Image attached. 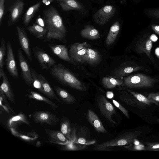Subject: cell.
<instances>
[{
	"label": "cell",
	"instance_id": "6da1fadb",
	"mask_svg": "<svg viewBox=\"0 0 159 159\" xmlns=\"http://www.w3.org/2000/svg\"><path fill=\"white\" fill-rule=\"evenodd\" d=\"M47 34L45 41L52 43L56 40L65 43L67 30L62 18L53 6L43 11Z\"/></svg>",
	"mask_w": 159,
	"mask_h": 159
},
{
	"label": "cell",
	"instance_id": "7a4b0ae2",
	"mask_svg": "<svg viewBox=\"0 0 159 159\" xmlns=\"http://www.w3.org/2000/svg\"><path fill=\"white\" fill-rule=\"evenodd\" d=\"M49 70L50 74L61 84L79 91L86 90L84 84L61 63L56 64Z\"/></svg>",
	"mask_w": 159,
	"mask_h": 159
},
{
	"label": "cell",
	"instance_id": "3957f363",
	"mask_svg": "<svg viewBox=\"0 0 159 159\" xmlns=\"http://www.w3.org/2000/svg\"><path fill=\"white\" fill-rule=\"evenodd\" d=\"M141 133L139 131L125 133L112 139L97 144L95 146L94 149L97 150L106 151L109 147L131 145Z\"/></svg>",
	"mask_w": 159,
	"mask_h": 159
},
{
	"label": "cell",
	"instance_id": "277c9868",
	"mask_svg": "<svg viewBox=\"0 0 159 159\" xmlns=\"http://www.w3.org/2000/svg\"><path fill=\"white\" fill-rule=\"evenodd\" d=\"M157 80L143 74L130 75L124 78V85L129 88H144L152 87Z\"/></svg>",
	"mask_w": 159,
	"mask_h": 159
},
{
	"label": "cell",
	"instance_id": "5b68a950",
	"mask_svg": "<svg viewBox=\"0 0 159 159\" xmlns=\"http://www.w3.org/2000/svg\"><path fill=\"white\" fill-rule=\"evenodd\" d=\"M32 116L34 122L38 124L55 126L60 121L56 115L47 111H35L32 113Z\"/></svg>",
	"mask_w": 159,
	"mask_h": 159
},
{
	"label": "cell",
	"instance_id": "8992f818",
	"mask_svg": "<svg viewBox=\"0 0 159 159\" xmlns=\"http://www.w3.org/2000/svg\"><path fill=\"white\" fill-rule=\"evenodd\" d=\"M116 8L113 6H105L98 10L93 15L94 21L98 25H103L109 21L114 16Z\"/></svg>",
	"mask_w": 159,
	"mask_h": 159
},
{
	"label": "cell",
	"instance_id": "52a82bcc",
	"mask_svg": "<svg viewBox=\"0 0 159 159\" xmlns=\"http://www.w3.org/2000/svg\"><path fill=\"white\" fill-rule=\"evenodd\" d=\"M97 102L98 107L102 116L110 122L116 124L112 118L113 115L116 114V111L112 104L102 95L98 98Z\"/></svg>",
	"mask_w": 159,
	"mask_h": 159
},
{
	"label": "cell",
	"instance_id": "ba28073f",
	"mask_svg": "<svg viewBox=\"0 0 159 159\" xmlns=\"http://www.w3.org/2000/svg\"><path fill=\"white\" fill-rule=\"evenodd\" d=\"M34 57L42 68L48 70L56 64V61L43 49L36 46L33 49Z\"/></svg>",
	"mask_w": 159,
	"mask_h": 159
},
{
	"label": "cell",
	"instance_id": "9c48e42d",
	"mask_svg": "<svg viewBox=\"0 0 159 159\" xmlns=\"http://www.w3.org/2000/svg\"><path fill=\"white\" fill-rule=\"evenodd\" d=\"M17 54L22 79L27 85L33 87V80L31 71V67H30L20 48L17 50Z\"/></svg>",
	"mask_w": 159,
	"mask_h": 159
},
{
	"label": "cell",
	"instance_id": "30bf717a",
	"mask_svg": "<svg viewBox=\"0 0 159 159\" xmlns=\"http://www.w3.org/2000/svg\"><path fill=\"white\" fill-rule=\"evenodd\" d=\"M7 57L6 66L9 72L14 78L18 77V70L11 42L8 41L7 43Z\"/></svg>",
	"mask_w": 159,
	"mask_h": 159
},
{
	"label": "cell",
	"instance_id": "8fae6325",
	"mask_svg": "<svg viewBox=\"0 0 159 159\" xmlns=\"http://www.w3.org/2000/svg\"><path fill=\"white\" fill-rule=\"evenodd\" d=\"M19 41L20 47L25 54L28 59L33 60L30 44L28 35L24 29L19 26H16Z\"/></svg>",
	"mask_w": 159,
	"mask_h": 159
},
{
	"label": "cell",
	"instance_id": "7c38bea8",
	"mask_svg": "<svg viewBox=\"0 0 159 159\" xmlns=\"http://www.w3.org/2000/svg\"><path fill=\"white\" fill-rule=\"evenodd\" d=\"M89 46L86 42L73 44L69 49L70 56L72 60L81 62V58L85 54Z\"/></svg>",
	"mask_w": 159,
	"mask_h": 159
},
{
	"label": "cell",
	"instance_id": "4fadbf2b",
	"mask_svg": "<svg viewBox=\"0 0 159 159\" xmlns=\"http://www.w3.org/2000/svg\"><path fill=\"white\" fill-rule=\"evenodd\" d=\"M2 78V82L0 87L7 98L14 104H16L15 96L8 79L3 69L0 68V78Z\"/></svg>",
	"mask_w": 159,
	"mask_h": 159
},
{
	"label": "cell",
	"instance_id": "5bb4252c",
	"mask_svg": "<svg viewBox=\"0 0 159 159\" xmlns=\"http://www.w3.org/2000/svg\"><path fill=\"white\" fill-rule=\"evenodd\" d=\"M152 42L149 38H143L137 42L135 48L136 52L139 53H144L152 61L154 59L151 55Z\"/></svg>",
	"mask_w": 159,
	"mask_h": 159
},
{
	"label": "cell",
	"instance_id": "9a60e30c",
	"mask_svg": "<svg viewBox=\"0 0 159 159\" xmlns=\"http://www.w3.org/2000/svg\"><path fill=\"white\" fill-rule=\"evenodd\" d=\"M48 46L52 52L60 59L68 62H73L72 59L69 55L68 49L66 45L50 44L48 45Z\"/></svg>",
	"mask_w": 159,
	"mask_h": 159
},
{
	"label": "cell",
	"instance_id": "2e32d148",
	"mask_svg": "<svg viewBox=\"0 0 159 159\" xmlns=\"http://www.w3.org/2000/svg\"><path fill=\"white\" fill-rule=\"evenodd\" d=\"M38 76L40 81L43 93L48 98L56 100L59 103L62 102L57 97L49 83L45 78L41 74L37 73Z\"/></svg>",
	"mask_w": 159,
	"mask_h": 159
},
{
	"label": "cell",
	"instance_id": "e0dca14e",
	"mask_svg": "<svg viewBox=\"0 0 159 159\" xmlns=\"http://www.w3.org/2000/svg\"><path fill=\"white\" fill-rule=\"evenodd\" d=\"M45 130L48 136V140L50 142L65 145L69 141L61 131L48 129H45Z\"/></svg>",
	"mask_w": 159,
	"mask_h": 159
},
{
	"label": "cell",
	"instance_id": "ac0fdd59",
	"mask_svg": "<svg viewBox=\"0 0 159 159\" xmlns=\"http://www.w3.org/2000/svg\"><path fill=\"white\" fill-rule=\"evenodd\" d=\"M24 124L31 125L30 122L25 115L22 112H20L17 115L12 116L7 122V127L9 129H16L18 127Z\"/></svg>",
	"mask_w": 159,
	"mask_h": 159
},
{
	"label": "cell",
	"instance_id": "d6986e66",
	"mask_svg": "<svg viewBox=\"0 0 159 159\" xmlns=\"http://www.w3.org/2000/svg\"><path fill=\"white\" fill-rule=\"evenodd\" d=\"M24 5L22 1L18 0L10 7L11 21L10 25L15 23L19 19L23 10Z\"/></svg>",
	"mask_w": 159,
	"mask_h": 159
},
{
	"label": "cell",
	"instance_id": "ffe728a7",
	"mask_svg": "<svg viewBox=\"0 0 159 159\" xmlns=\"http://www.w3.org/2000/svg\"><path fill=\"white\" fill-rule=\"evenodd\" d=\"M87 118L89 122L95 130L99 133H106L107 131L97 115L92 111L88 110Z\"/></svg>",
	"mask_w": 159,
	"mask_h": 159
},
{
	"label": "cell",
	"instance_id": "44dd1931",
	"mask_svg": "<svg viewBox=\"0 0 159 159\" xmlns=\"http://www.w3.org/2000/svg\"><path fill=\"white\" fill-rule=\"evenodd\" d=\"M10 130L14 136L27 142H33L38 138V134L34 129L27 132L18 131L13 129Z\"/></svg>",
	"mask_w": 159,
	"mask_h": 159
},
{
	"label": "cell",
	"instance_id": "7402d4cb",
	"mask_svg": "<svg viewBox=\"0 0 159 159\" xmlns=\"http://www.w3.org/2000/svg\"><path fill=\"white\" fill-rule=\"evenodd\" d=\"M100 60L101 57L98 52L88 48L85 54L82 57L81 62L94 65L98 63Z\"/></svg>",
	"mask_w": 159,
	"mask_h": 159
},
{
	"label": "cell",
	"instance_id": "603a6c76",
	"mask_svg": "<svg viewBox=\"0 0 159 159\" xmlns=\"http://www.w3.org/2000/svg\"><path fill=\"white\" fill-rule=\"evenodd\" d=\"M59 4L63 10L68 11L76 10L82 11L84 7L76 0H59Z\"/></svg>",
	"mask_w": 159,
	"mask_h": 159
},
{
	"label": "cell",
	"instance_id": "cb8c5ba5",
	"mask_svg": "<svg viewBox=\"0 0 159 159\" xmlns=\"http://www.w3.org/2000/svg\"><path fill=\"white\" fill-rule=\"evenodd\" d=\"M26 91L28 93L25 95V96L29 98L45 103L50 105L54 111H56L58 107V106L56 103L40 93L30 89L26 90Z\"/></svg>",
	"mask_w": 159,
	"mask_h": 159
},
{
	"label": "cell",
	"instance_id": "d4e9b609",
	"mask_svg": "<svg viewBox=\"0 0 159 159\" xmlns=\"http://www.w3.org/2000/svg\"><path fill=\"white\" fill-rule=\"evenodd\" d=\"M54 89L58 96L64 102L72 104L76 102V99L75 98L62 88L55 86Z\"/></svg>",
	"mask_w": 159,
	"mask_h": 159
},
{
	"label": "cell",
	"instance_id": "484cf974",
	"mask_svg": "<svg viewBox=\"0 0 159 159\" xmlns=\"http://www.w3.org/2000/svg\"><path fill=\"white\" fill-rule=\"evenodd\" d=\"M80 34L83 37L89 39H97L100 37L99 31L93 26L89 25L85 26L81 31Z\"/></svg>",
	"mask_w": 159,
	"mask_h": 159
},
{
	"label": "cell",
	"instance_id": "4316f807",
	"mask_svg": "<svg viewBox=\"0 0 159 159\" xmlns=\"http://www.w3.org/2000/svg\"><path fill=\"white\" fill-rule=\"evenodd\" d=\"M120 29L119 22L116 21L111 27L107 34L106 40V44L107 46L112 44L114 42L118 34Z\"/></svg>",
	"mask_w": 159,
	"mask_h": 159
},
{
	"label": "cell",
	"instance_id": "83f0119b",
	"mask_svg": "<svg viewBox=\"0 0 159 159\" xmlns=\"http://www.w3.org/2000/svg\"><path fill=\"white\" fill-rule=\"evenodd\" d=\"M143 67L140 66H129L121 68L116 71L113 77L114 78H119L128 74L142 69Z\"/></svg>",
	"mask_w": 159,
	"mask_h": 159
},
{
	"label": "cell",
	"instance_id": "f1b7e54d",
	"mask_svg": "<svg viewBox=\"0 0 159 159\" xmlns=\"http://www.w3.org/2000/svg\"><path fill=\"white\" fill-rule=\"evenodd\" d=\"M41 3L40 1L30 7L24 15L23 23L25 26L27 27L35 13L39 10Z\"/></svg>",
	"mask_w": 159,
	"mask_h": 159
},
{
	"label": "cell",
	"instance_id": "f546056e",
	"mask_svg": "<svg viewBox=\"0 0 159 159\" xmlns=\"http://www.w3.org/2000/svg\"><path fill=\"white\" fill-rule=\"evenodd\" d=\"M27 29L31 34L39 39L46 36L47 34L46 29L34 23L28 26Z\"/></svg>",
	"mask_w": 159,
	"mask_h": 159
},
{
	"label": "cell",
	"instance_id": "4dcf8cb0",
	"mask_svg": "<svg viewBox=\"0 0 159 159\" xmlns=\"http://www.w3.org/2000/svg\"><path fill=\"white\" fill-rule=\"evenodd\" d=\"M103 86L106 88L110 89L117 86H124L122 80L112 77H104L102 80Z\"/></svg>",
	"mask_w": 159,
	"mask_h": 159
},
{
	"label": "cell",
	"instance_id": "1f68e13d",
	"mask_svg": "<svg viewBox=\"0 0 159 159\" xmlns=\"http://www.w3.org/2000/svg\"><path fill=\"white\" fill-rule=\"evenodd\" d=\"M127 90L132 95L136 100L141 103L148 105H150L152 103H154L157 105L159 104L158 102L149 99L148 97L147 98L142 94L133 91L129 89H127Z\"/></svg>",
	"mask_w": 159,
	"mask_h": 159
},
{
	"label": "cell",
	"instance_id": "d6a6232c",
	"mask_svg": "<svg viewBox=\"0 0 159 159\" xmlns=\"http://www.w3.org/2000/svg\"><path fill=\"white\" fill-rule=\"evenodd\" d=\"M61 131L70 141L71 139V128L69 121L64 120L61 121Z\"/></svg>",
	"mask_w": 159,
	"mask_h": 159
},
{
	"label": "cell",
	"instance_id": "836d02e7",
	"mask_svg": "<svg viewBox=\"0 0 159 159\" xmlns=\"http://www.w3.org/2000/svg\"><path fill=\"white\" fill-rule=\"evenodd\" d=\"M63 149L68 151H77L81 150L86 148V145L74 143L70 141L66 144L64 145Z\"/></svg>",
	"mask_w": 159,
	"mask_h": 159
},
{
	"label": "cell",
	"instance_id": "e575fe53",
	"mask_svg": "<svg viewBox=\"0 0 159 159\" xmlns=\"http://www.w3.org/2000/svg\"><path fill=\"white\" fill-rule=\"evenodd\" d=\"M6 43L4 38L1 39L0 47V68L3 69L4 64V59L5 55Z\"/></svg>",
	"mask_w": 159,
	"mask_h": 159
},
{
	"label": "cell",
	"instance_id": "d590c367",
	"mask_svg": "<svg viewBox=\"0 0 159 159\" xmlns=\"http://www.w3.org/2000/svg\"><path fill=\"white\" fill-rule=\"evenodd\" d=\"M0 104H2L8 108L11 112L14 115L16 114L15 112L11 107L10 104L7 100L6 96L2 91L0 89Z\"/></svg>",
	"mask_w": 159,
	"mask_h": 159
},
{
	"label": "cell",
	"instance_id": "8d00e7d4",
	"mask_svg": "<svg viewBox=\"0 0 159 159\" xmlns=\"http://www.w3.org/2000/svg\"><path fill=\"white\" fill-rule=\"evenodd\" d=\"M125 148L129 150L132 151H146V146L143 144L139 143L134 145H129L125 146Z\"/></svg>",
	"mask_w": 159,
	"mask_h": 159
},
{
	"label": "cell",
	"instance_id": "74e56055",
	"mask_svg": "<svg viewBox=\"0 0 159 159\" xmlns=\"http://www.w3.org/2000/svg\"><path fill=\"white\" fill-rule=\"evenodd\" d=\"M95 142L94 140H89L83 138H77L76 137L73 143L88 145L94 144Z\"/></svg>",
	"mask_w": 159,
	"mask_h": 159
},
{
	"label": "cell",
	"instance_id": "f35d334b",
	"mask_svg": "<svg viewBox=\"0 0 159 159\" xmlns=\"http://www.w3.org/2000/svg\"><path fill=\"white\" fill-rule=\"evenodd\" d=\"M146 151H159V143L144 142Z\"/></svg>",
	"mask_w": 159,
	"mask_h": 159
},
{
	"label": "cell",
	"instance_id": "ab89813d",
	"mask_svg": "<svg viewBox=\"0 0 159 159\" xmlns=\"http://www.w3.org/2000/svg\"><path fill=\"white\" fill-rule=\"evenodd\" d=\"M112 101L114 105L122 112L123 114L128 119H129V115L128 112L127 110L122 106L120 103L112 99Z\"/></svg>",
	"mask_w": 159,
	"mask_h": 159
},
{
	"label": "cell",
	"instance_id": "60d3db41",
	"mask_svg": "<svg viewBox=\"0 0 159 159\" xmlns=\"http://www.w3.org/2000/svg\"><path fill=\"white\" fill-rule=\"evenodd\" d=\"M148 13L151 17L159 19V8L150 9L149 10Z\"/></svg>",
	"mask_w": 159,
	"mask_h": 159
},
{
	"label": "cell",
	"instance_id": "b9f144b4",
	"mask_svg": "<svg viewBox=\"0 0 159 159\" xmlns=\"http://www.w3.org/2000/svg\"><path fill=\"white\" fill-rule=\"evenodd\" d=\"M5 0H0V25H1L2 20L4 11Z\"/></svg>",
	"mask_w": 159,
	"mask_h": 159
},
{
	"label": "cell",
	"instance_id": "7bdbcfd3",
	"mask_svg": "<svg viewBox=\"0 0 159 159\" xmlns=\"http://www.w3.org/2000/svg\"><path fill=\"white\" fill-rule=\"evenodd\" d=\"M148 98L158 103L159 102V92L150 93L148 94Z\"/></svg>",
	"mask_w": 159,
	"mask_h": 159
},
{
	"label": "cell",
	"instance_id": "ee69618b",
	"mask_svg": "<svg viewBox=\"0 0 159 159\" xmlns=\"http://www.w3.org/2000/svg\"><path fill=\"white\" fill-rule=\"evenodd\" d=\"M36 23L37 24L41 26L44 29H46V26L44 20L40 17H38L36 20Z\"/></svg>",
	"mask_w": 159,
	"mask_h": 159
},
{
	"label": "cell",
	"instance_id": "f6af8a7d",
	"mask_svg": "<svg viewBox=\"0 0 159 159\" xmlns=\"http://www.w3.org/2000/svg\"><path fill=\"white\" fill-rule=\"evenodd\" d=\"M152 29L157 34L159 35V26L153 25L151 26Z\"/></svg>",
	"mask_w": 159,
	"mask_h": 159
},
{
	"label": "cell",
	"instance_id": "bcb514c9",
	"mask_svg": "<svg viewBox=\"0 0 159 159\" xmlns=\"http://www.w3.org/2000/svg\"><path fill=\"white\" fill-rule=\"evenodd\" d=\"M150 39L152 42H156L158 39V38L157 36L154 34H152L149 37Z\"/></svg>",
	"mask_w": 159,
	"mask_h": 159
},
{
	"label": "cell",
	"instance_id": "7dc6e473",
	"mask_svg": "<svg viewBox=\"0 0 159 159\" xmlns=\"http://www.w3.org/2000/svg\"><path fill=\"white\" fill-rule=\"evenodd\" d=\"M106 96L107 98L111 99L114 96L113 93L111 91H108L107 93Z\"/></svg>",
	"mask_w": 159,
	"mask_h": 159
},
{
	"label": "cell",
	"instance_id": "c3c4849f",
	"mask_svg": "<svg viewBox=\"0 0 159 159\" xmlns=\"http://www.w3.org/2000/svg\"><path fill=\"white\" fill-rule=\"evenodd\" d=\"M155 52L156 56L159 59V47L157 48L155 50Z\"/></svg>",
	"mask_w": 159,
	"mask_h": 159
},
{
	"label": "cell",
	"instance_id": "681fc988",
	"mask_svg": "<svg viewBox=\"0 0 159 159\" xmlns=\"http://www.w3.org/2000/svg\"><path fill=\"white\" fill-rule=\"evenodd\" d=\"M55 0H48V1L45 4V5L47 6L49 5L51 2Z\"/></svg>",
	"mask_w": 159,
	"mask_h": 159
},
{
	"label": "cell",
	"instance_id": "f907efd6",
	"mask_svg": "<svg viewBox=\"0 0 159 159\" xmlns=\"http://www.w3.org/2000/svg\"><path fill=\"white\" fill-rule=\"evenodd\" d=\"M48 1V0H43L42 2L43 3L45 4Z\"/></svg>",
	"mask_w": 159,
	"mask_h": 159
},
{
	"label": "cell",
	"instance_id": "816d5d0a",
	"mask_svg": "<svg viewBox=\"0 0 159 159\" xmlns=\"http://www.w3.org/2000/svg\"><path fill=\"white\" fill-rule=\"evenodd\" d=\"M157 122L158 123H159V119H158L157 120Z\"/></svg>",
	"mask_w": 159,
	"mask_h": 159
},
{
	"label": "cell",
	"instance_id": "f5cc1de1",
	"mask_svg": "<svg viewBox=\"0 0 159 159\" xmlns=\"http://www.w3.org/2000/svg\"><path fill=\"white\" fill-rule=\"evenodd\" d=\"M126 0H124V2H126Z\"/></svg>",
	"mask_w": 159,
	"mask_h": 159
}]
</instances>
